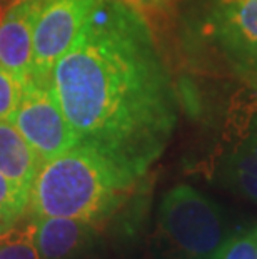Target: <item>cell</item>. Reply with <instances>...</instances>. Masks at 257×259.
I'll list each match as a JSON object with an SVG mask.
<instances>
[{"label": "cell", "instance_id": "1", "mask_svg": "<svg viewBox=\"0 0 257 259\" xmlns=\"http://www.w3.org/2000/svg\"><path fill=\"white\" fill-rule=\"evenodd\" d=\"M50 82L79 144L135 179L172 139L176 82L145 15L124 0L97 2Z\"/></svg>", "mask_w": 257, "mask_h": 259}, {"label": "cell", "instance_id": "14", "mask_svg": "<svg viewBox=\"0 0 257 259\" xmlns=\"http://www.w3.org/2000/svg\"><path fill=\"white\" fill-rule=\"evenodd\" d=\"M255 239L257 228L232 234L221 259H255Z\"/></svg>", "mask_w": 257, "mask_h": 259}, {"label": "cell", "instance_id": "10", "mask_svg": "<svg viewBox=\"0 0 257 259\" xmlns=\"http://www.w3.org/2000/svg\"><path fill=\"white\" fill-rule=\"evenodd\" d=\"M221 179L240 196L257 204V156L245 146H237L221 164Z\"/></svg>", "mask_w": 257, "mask_h": 259}, {"label": "cell", "instance_id": "11", "mask_svg": "<svg viewBox=\"0 0 257 259\" xmlns=\"http://www.w3.org/2000/svg\"><path fill=\"white\" fill-rule=\"evenodd\" d=\"M0 259H42L34 241L32 221L0 233Z\"/></svg>", "mask_w": 257, "mask_h": 259}, {"label": "cell", "instance_id": "19", "mask_svg": "<svg viewBox=\"0 0 257 259\" xmlns=\"http://www.w3.org/2000/svg\"><path fill=\"white\" fill-rule=\"evenodd\" d=\"M12 2H14V0H12Z\"/></svg>", "mask_w": 257, "mask_h": 259}, {"label": "cell", "instance_id": "6", "mask_svg": "<svg viewBox=\"0 0 257 259\" xmlns=\"http://www.w3.org/2000/svg\"><path fill=\"white\" fill-rule=\"evenodd\" d=\"M99 0H48L34 27L29 77L50 80L59 59L69 52Z\"/></svg>", "mask_w": 257, "mask_h": 259}, {"label": "cell", "instance_id": "16", "mask_svg": "<svg viewBox=\"0 0 257 259\" xmlns=\"http://www.w3.org/2000/svg\"><path fill=\"white\" fill-rule=\"evenodd\" d=\"M124 2L132 5L140 14H145V12H154V10L162 9L169 0H124Z\"/></svg>", "mask_w": 257, "mask_h": 259}, {"label": "cell", "instance_id": "17", "mask_svg": "<svg viewBox=\"0 0 257 259\" xmlns=\"http://www.w3.org/2000/svg\"><path fill=\"white\" fill-rule=\"evenodd\" d=\"M10 4H12V0H0V20H2L5 9H7Z\"/></svg>", "mask_w": 257, "mask_h": 259}, {"label": "cell", "instance_id": "7", "mask_svg": "<svg viewBox=\"0 0 257 259\" xmlns=\"http://www.w3.org/2000/svg\"><path fill=\"white\" fill-rule=\"evenodd\" d=\"M48 0H14L0 20V65L22 87L30 72L34 27Z\"/></svg>", "mask_w": 257, "mask_h": 259}, {"label": "cell", "instance_id": "18", "mask_svg": "<svg viewBox=\"0 0 257 259\" xmlns=\"http://www.w3.org/2000/svg\"><path fill=\"white\" fill-rule=\"evenodd\" d=\"M255 259H257V239H255Z\"/></svg>", "mask_w": 257, "mask_h": 259}, {"label": "cell", "instance_id": "4", "mask_svg": "<svg viewBox=\"0 0 257 259\" xmlns=\"http://www.w3.org/2000/svg\"><path fill=\"white\" fill-rule=\"evenodd\" d=\"M195 30L231 72L257 87V0H207Z\"/></svg>", "mask_w": 257, "mask_h": 259}, {"label": "cell", "instance_id": "2", "mask_svg": "<svg viewBox=\"0 0 257 259\" xmlns=\"http://www.w3.org/2000/svg\"><path fill=\"white\" fill-rule=\"evenodd\" d=\"M139 179L95 149L75 144L45 162L29 196L30 219L75 218L102 226L132 194Z\"/></svg>", "mask_w": 257, "mask_h": 259}, {"label": "cell", "instance_id": "3", "mask_svg": "<svg viewBox=\"0 0 257 259\" xmlns=\"http://www.w3.org/2000/svg\"><path fill=\"white\" fill-rule=\"evenodd\" d=\"M159 234L169 259H221L232 238L221 207L187 184L162 197Z\"/></svg>", "mask_w": 257, "mask_h": 259}, {"label": "cell", "instance_id": "13", "mask_svg": "<svg viewBox=\"0 0 257 259\" xmlns=\"http://www.w3.org/2000/svg\"><path fill=\"white\" fill-rule=\"evenodd\" d=\"M22 97V84L0 65V120H12Z\"/></svg>", "mask_w": 257, "mask_h": 259}, {"label": "cell", "instance_id": "12", "mask_svg": "<svg viewBox=\"0 0 257 259\" xmlns=\"http://www.w3.org/2000/svg\"><path fill=\"white\" fill-rule=\"evenodd\" d=\"M29 206V197L14 183L0 174V233L15 226Z\"/></svg>", "mask_w": 257, "mask_h": 259}, {"label": "cell", "instance_id": "15", "mask_svg": "<svg viewBox=\"0 0 257 259\" xmlns=\"http://www.w3.org/2000/svg\"><path fill=\"white\" fill-rule=\"evenodd\" d=\"M255 109L249 111L247 119L244 120L242 125H239V131H242V146H245L250 152L257 156V97L254 101Z\"/></svg>", "mask_w": 257, "mask_h": 259}, {"label": "cell", "instance_id": "8", "mask_svg": "<svg viewBox=\"0 0 257 259\" xmlns=\"http://www.w3.org/2000/svg\"><path fill=\"white\" fill-rule=\"evenodd\" d=\"M34 224V241L42 259H72L80 256L95 239L99 226L75 218H39Z\"/></svg>", "mask_w": 257, "mask_h": 259}, {"label": "cell", "instance_id": "9", "mask_svg": "<svg viewBox=\"0 0 257 259\" xmlns=\"http://www.w3.org/2000/svg\"><path fill=\"white\" fill-rule=\"evenodd\" d=\"M42 166L40 157L12 120H0V174L29 197Z\"/></svg>", "mask_w": 257, "mask_h": 259}, {"label": "cell", "instance_id": "5", "mask_svg": "<svg viewBox=\"0 0 257 259\" xmlns=\"http://www.w3.org/2000/svg\"><path fill=\"white\" fill-rule=\"evenodd\" d=\"M12 122L37 152L42 164L77 144V137L59 106L50 80L27 77Z\"/></svg>", "mask_w": 257, "mask_h": 259}]
</instances>
